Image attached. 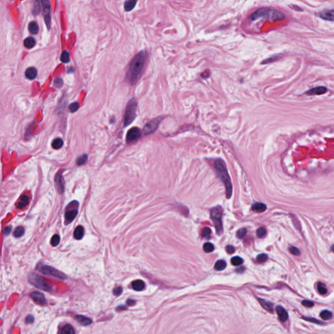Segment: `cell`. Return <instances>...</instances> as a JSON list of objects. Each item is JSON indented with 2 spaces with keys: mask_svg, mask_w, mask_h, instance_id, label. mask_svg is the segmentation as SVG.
Returning <instances> with one entry per match:
<instances>
[{
  "mask_svg": "<svg viewBox=\"0 0 334 334\" xmlns=\"http://www.w3.org/2000/svg\"><path fill=\"white\" fill-rule=\"evenodd\" d=\"M147 58V53L142 51L136 54L131 61L127 72L126 78L131 83L137 80L144 68V65Z\"/></svg>",
  "mask_w": 334,
  "mask_h": 334,
  "instance_id": "1",
  "label": "cell"
},
{
  "mask_svg": "<svg viewBox=\"0 0 334 334\" xmlns=\"http://www.w3.org/2000/svg\"><path fill=\"white\" fill-rule=\"evenodd\" d=\"M215 167L216 169H217L219 176L222 179L224 186H225L226 195L227 198H231L232 193V186L225 163L222 160L218 159L215 162Z\"/></svg>",
  "mask_w": 334,
  "mask_h": 334,
  "instance_id": "2",
  "label": "cell"
},
{
  "mask_svg": "<svg viewBox=\"0 0 334 334\" xmlns=\"http://www.w3.org/2000/svg\"><path fill=\"white\" fill-rule=\"evenodd\" d=\"M260 18H265L269 20H281L284 19L285 15L278 11L268 9V8H262V9L255 11L249 17V18L252 21L257 20Z\"/></svg>",
  "mask_w": 334,
  "mask_h": 334,
  "instance_id": "3",
  "label": "cell"
},
{
  "mask_svg": "<svg viewBox=\"0 0 334 334\" xmlns=\"http://www.w3.org/2000/svg\"><path fill=\"white\" fill-rule=\"evenodd\" d=\"M28 281H29V282L31 284L34 285L36 287L42 289V290L50 291L52 289V286L50 285V281H47L46 279H44V277L39 276V275L30 274L28 276Z\"/></svg>",
  "mask_w": 334,
  "mask_h": 334,
  "instance_id": "4",
  "label": "cell"
},
{
  "mask_svg": "<svg viewBox=\"0 0 334 334\" xmlns=\"http://www.w3.org/2000/svg\"><path fill=\"white\" fill-rule=\"evenodd\" d=\"M137 109V102L135 99H132L127 103V107L125 109L123 123L124 126L126 127L133 122L136 117V112Z\"/></svg>",
  "mask_w": 334,
  "mask_h": 334,
  "instance_id": "5",
  "label": "cell"
},
{
  "mask_svg": "<svg viewBox=\"0 0 334 334\" xmlns=\"http://www.w3.org/2000/svg\"><path fill=\"white\" fill-rule=\"evenodd\" d=\"M223 209L221 206H217L214 207L211 210V218L214 222L216 231L218 235H221L223 233Z\"/></svg>",
  "mask_w": 334,
  "mask_h": 334,
  "instance_id": "6",
  "label": "cell"
},
{
  "mask_svg": "<svg viewBox=\"0 0 334 334\" xmlns=\"http://www.w3.org/2000/svg\"><path fill=\"white\" fill-rule=\"evenodd\" d=\"M37 269L41 274L46 275V276H52L60 279H65L67 278V277L65 274H63V273H61V271H58V269H56L53 267H51V266H50L39 265L37 267Z\"/></svg>",
  "mask_w": 334,
  "mask_h": 334,
  "instance_id": "7",
  "label": "cell"
},
{
  "mask_svg": "<svg viewBox=\"0 0 334 334\" xmlns=\"http://www.w3.org/2000/svg\"><path fill=\"white\" fill-rule=\"evenodd\" d=\"M42 7H43L44 18L47 27L50 30L51 26V5L49 1L43 0L41 1Z\"/></svg>",
  "mask_w": 334,
  "mask_h": 334,
  "instance_id": "8",
  "label": "cell"
},
{
  "mask_svg": "<svg viewBox=\"0 0 334 334\" xmlns=\"http://www.w3.org/2000/svg\"><path fill=\"white\" fill-rule=\"evenodd\" d=\"M161 120L162 117H158V118L151 120V122L147 123L143 129V133L145 135H148V134H151L153 132H155L157 129L158 128Z\"/></svg>",
  "mask_w": 334,
  "mask_h": 334,
  "instance_id": "9",
  "label": "cell"
},
{
  "mask_svg": "<svg viewBox=\"0 0 334 334\" xmlns=\"http://www.w3.org/2000/svg\"><path fill=\"white\" fill-rule=\"evenodd\" d=\"M31 297L36 304L42 305L46 304V300L44 294L39 293V292H33L31 294Z\"/></svg>",
  "mask_w": 334,
  "mask_h": 334,
  "instance_id": "10",
  "label": "cell"
},
{
  "mask_svg": "<svg viewBox=\"0 0 334 334\" xmlns=\"http://www.w3.org/2000/svg\"><path fill=\"white\" fill-rule=\"evenodd\" d=\"M140 130L138 127L131 128L127 134V140L129 142H133L139 139L140 136Z\"/></svg>",
  "mask_w": 334,
  "mask_h": 334,
  "instance_id": "11",
  "label": "cell"
},
{
  "mask_svg": "<svg viewBox=\"0 0 334 334\" xmlns=\"http://www.w3.org/2000/svg\"><path fill=\"white\" fill-rule=\"evenodd\" d=\"M55 184L56 188L60 193H63L65 190V181L61 174H57L55 177Z\"/></svg>",
  "mask_w": 334,
  "mask_h": 334,
  "instance_id": "12",
  "label": "cell"
},
{
  "mask_svg": "<svg viewBox=\"0 0 334 334\" xmlns=\"http://www.w3.org/2000/svg\"><path fill=\"white\" fill-rule=\"evenodd\" d=\"M78 214L77 210H71L67 211L65 214V224H68L73 221Z\"/></svg>",
  "mask_w": 334,
  "mask_h": 334,
  "instance_id": "13",
  "label": "cell"
},
{
  "mask_svg": "<svg viewBox=\"0 0 334 334\" xmlns=\"http://www.w3.org/2000/svg\"><path fill=\"white\" fill-rule=\"evenodd\" d=\"M327 92V88L324 86L316 87L313 89H310L306 92V94L308 95H322Z\"/></svg>",
  "mask_w": 334,
  "mask_h": 334,
  "instance_id": "14",
  "label": "cell"
},
{
  "mask_svg": "<svg viewBox=\"0 0 334 334\" xmlns=\"http://www.w3.org/2000/svg\"><path fill=\"white\" fill-rule=\"evenodd\" d=\"M276 311L281 321L282 322L287 321L288 315L287 311H286L284 308L281 306H280V305H278V306H277L276 307Z\"/></svg>",
  "mask_w": 334,
  "mask_h": 334,
  "instance_id": "15",
  "label": "cell"
},
{
  "mask_svg": "<svg viewBox=\"0 0 334 334\" xmlns=\"http://www.w3.org/2000/svg\"><path fill=\"white\" fill-rule=\"evenodd\" d=\"M333 10H326L319 13V17L326 20L333 21Z\"/></svg>",
  "mask_w": 334,
  "mask_h": 334,
  "instance_id": "16",
  "label": "cell"
},
{
  "mask_svg": "<svg viewBox=\"0 0 334 334\" xmlns=\"http://www.w3.org/2000/svg\"><path fill=\"white\" fill-rule=\"evenodd\" d=\"M25 75L30 80L35 79L37 75V70L35 67H29L25 72Z\"/></svg>",
  "mask_w": 334,
  "mask_h": 334,
  "instance_id": "17",
  "label": "cell"
},
{
  "mask_svg": "<svg viewBox=\"0 0 334 334\" xmlns=\"http://www.w3.org/2000/svg\"><path fill=\"white\" fill-rule=\"evenodd\" d=\"M259 301L260 302V305H262V307L264 309H265L266 310H267L269 312H273L274 311V305L271 302H269L267 300H266L264 299H262V298H259Z\"/></svg>",
  "mask_w": 334,
  "mask_h": 334,
  "instance_id": "18",
  "label": "cell"
},
{
  "mask_svg": "<svg viewBox=\"0 0 334 334\" xmlns=\"http://www.w3.org/2000/svg\"><path fill=\"white\" fill-rule=\"evenodd\" d=\"M132 287L136 291H142L145 287V283L142 280H136L132 282Z\"/></svg>",
  "mask_w": 334,
  "mask_h": 334,
  "instance_id": "19",
  "label": "cell"
},
{
  "mask_svg": "<svg viewBox=\"0 0 334 334\" xmlns=\"http://www.w3.org/2000/svg\"><path fill=\"white\" fill-rule=\"evenodd\" d=\"M75 318L76 320L82 326H88L91 324L92 322V321L90 319L83 315H77Z\"/></svg>",
  "mask_w": 334,
  "mask_h": 334,
  "instance_id": "20",
  "label": "cell"
},
{
  "mask_svg": "<svg viewBox=\"0 0 334 334\" xmlns=\"http://www.w3.org/2000/svg\"><path fill=\"white\" fill-rule=\"evenodd\" d=\"M252 210L257 213L264 212L266 210V206L263 203H255L252 205Z\"/></svg>",
  "mask_w": 334,
  "mask_h": 334,
  "instance_id": "21",
  "label": "cell"
},
{
  "mask_svg": "<svg viewBox=\"0 0 334 334\" xmlns=\"http://www.w3.org/2000/svg\"><path fill=\"white\" fill-rule=\"evenodd\" d=\"M84 230L82 226H77L74 231V238L76 240H81L84 236Z\"/></svg>",
  "mask_w": 334,
  "mask_h": 334,
  "instance_id": "22",
  "label": "cell"
},
{
  "mask_svg": "<svg viewBox=\"0 0 334 334\" xmlns=\"http://www.w3.org/2000/svg\"><path fill=\"white\" fill-rule=\"evenodd\" d=\"M29 201H30L29 196L26 195H23L21 197L19 203H18V206H17L18 208L19 209L24 208V207H26L28 204V203H29Z\"/></svg>",
  "mask_w": 334,
  "mask_h": 334,
  "instance_id": "23",
  "label": "cell"
},
{
  "mask_svg": "<svg viewBox=\"0 0 334 334\" xmlns=\"http://www.w3.org/2000/svg\"><path fill=\"white\" fill-rule=\"evenodd\" d=\"M28 30H29L30 32L32 33V34L35 35L38 33L39 31V27L38 26L37 22H30L29 25H28Z\"/></svg>",
  "mask_w": 334,
  "mask_h": 334,
  "instance_id": "24",
  "label": "cell"
},
{
  "mask_svg": "<svg viewBox=\"0 0 334 334\" xmlns=\"http://www.w3.org/2000/svg\"><path fill=\"white\" fill-rule=\"evenodd\" d=\"M24 44L27 49H32V48L34 47L36 44L35 39L32 37H27L24 40Z\"/></svg>",
  "mask_w": 334,
  "mask_h": 334,
  "instance_id": "25",
  "label": "cell"
},
{
  "mask_svg": "<svg viewBox=\"0 0 334 334\" xmlns=\"http://www.w3.org/2000/svg\"><path fill=\"white\" fill-rule=\"evenodd\" d=\"M60 334H75V330L73 327L70 324H67L64 326L61 329Z\"/></svg>",
  "mask_w": 334,
  "mask_h": 334,
  "instance_id": "26",
  "label": "cell"
},
{
  "mask_svg": "<svg viewBox=\"0 0 334 334\" xmlns=\"http://www.w3.org/2000/svg\"><path fill=\"white\" fill-rule=\"evenodd\" d=\"M226 266V263L225 261H224L223 260H217L215 264L214 268L215 270L217 271H222L223 269H225Z\"/></svg>",
  "mask_w": 334,
  "mask_h": 334,
  "instance_id": "27",
  "label": "cell"
},
{
  "mask_svg": "<svg viewBox=\"0 0 334 334\" xmlns=\"http://www.w3.org/2000/svg\"><path fill=\"white\" fill-rule=\"evenodd\" d=\"M137 1H133V0H129V1H126L124 4V8L126 11H131L132 9H134L135 7Z\"/></svg>",
  "mask_w": 334,
  "mask_h": 334,
  "instance_id": "28",
  "label": "cell"
},
{
  "mask_svg": "<svg viewBox=\"0 0 334 334\" xmlns=\"http://www.w3.org/2000/svg\"><path fill=\"white\" fill-rule=\"evenodd\" d=\"M63 140L60 138L54 139L52 143V148L54 149H56V150L61 148L63 146Z\"/></svg>",
  "mask_w": 334,
  "mask_h": 334,
  "instance_id": "29",
  "label": "cell"
},
{
  "mask_svg": "<svg viewBox=\"0 0 334 334\" xmlns=\"http://www.w3.org/2000/svg\"><path fill=\"white\" fill-rule=\"evenodd\" d=\"M333 315L331 311L328 310H324L321 313V317L322 319L324 320V321H328L332 318Z\"/></svg>",
  "mask_w": 334,
  "mask_h": 334,
  "instance_id": "30",
  "label": "cell"
},
{
  "mask_svg": "<svg viewBox=\"0 0 334 334\" xmlns=\"http://www.w3.org/2000/svg\"><path fill=\"white\" fill-rule=\"evenodd\" d=\"M317 290H318L319 293L321 294H322V295L326 294L328 292V290L326 288V285L324 284V283H321V282H319L318 284H317Z\"/></svg>",
  "mask_w": 334,
  "mask_h": 334,
  "instance_id": "31",
  "label": "cell"
},
{
  "mask_svg": "<svg viewBox=\"0 0 334 334\" xmlns=\"http://www.w3.org/2000/svg\"><path fill=\"white\" fill-rule=\"evenodd\" d=\"M61 61L63 63H69L70 61V55L69 52L67 50H64L61 55Z\"/></svg>",
  "mask_w": 334,
  "mask_h": 334,
  "instance_id": "32",
  "label": "cell"
},
{
  "mask_svg": "<svg viewBox=\"0 0 334 334\" xmlns=\"http://www.w3.org/2000/svg\"><path fill=\"white\" fill-rule=\"evenodd\" d=\"M24 229L22 226H18L13 232V236L16 238H20L24 234Z\"/></svg>",
  "mask_w": 334,
  "mask_h": 334,
  "instance_id": "33",
  "label": "cell"
},
{
  "mask_svg": "<svg viewBox=\"0 0 334 334\" xmlns=\"http://www.w3.org/2000/svg\"><path fill=\"white\" fill-rule=\"evenodd\" d=\"M243 260L240 257H234L232 258L231 263L233 266H240L243 264Z\"/></svg>",
  "mask_w": 334,
  "mask_h": 334,
  "instance_id": "34",
  "label": "cell"
},
{
  "mask_svg": "<svg viewBox=\"0 0 334 334\" xmlns=\"http://www.w3.org/2000/svg\"><path fill=\"white\" fill-rule=\"evenodd\" d=\"M203 249L206 252H211L214 250V246L212 243H210V242H207V243L204 244Z\"/></svg>",
  "mask_w": 334,
  "mask_h": 334,
  "instance_id": "35",
  "label": "cell"
},
{
  "mask_svg": "<svg viewBox=\"0 0 334 334\" xmlns=\"http://www.w3.org/2000/svg\"><path fill=\"white\" fill-rule=\"evenodd\" d=\"M60 238L59 236L57 234H55L52 236V238H51V240H50V243H51V245L54 247L57 246L59 243H60Z\"/></svg>",
  "mask_w": 334,
  "mask_h": 334,
  "instance_id": "36",
  "label": "cell"
},
{
  "mask_svg": "<svg viewBox=\"0 0 334 334\" xmlns=\"http://www.w3.org/2000/svg\"><path fill=\"white\" fill-rule=\"evenodd\" d=\"M268 260V255L264 253L260 254L257 257V260L258 262L259 263H263L265 262L266 260Z\"/></svg>",
  "mask_w": 334,
  "mask_h": 334,
  "instance_id": "37",
  "label": "cell"
},
{
  "mask_svg": "<svg viewBox=\"0 0 334 334\" xmlns=\"http://www.w3.org/2000/svg\"><path fill=\"white\" fill-rule=\"evenodd\" d=\"M266 234V231L264 228L263 227H260L257 229V235L259 238H264Z\"/></svg>",
  "mask_w": 334,
  "mask_h": 334,
  "instance_id": "38",
  "label": "cell"
},
{
  "mask_svg": "<svg viewBox=\"0 0 334 334\" xmlns=\"http://www.w3.org/2000/svg\"><path fill=\"white\" fill-rule=\"evenodd\" d=\"M78 108H79V104H78L77 102H75V103H71L69 106V109L70 112H72V113H73V112H77L78 110Z\"/></svg>",
  "mask_w": 334,
  "mask_h": 334,
  "instance_id": "39",
  "label": "cell"
},
{
  "mask_svg": "<svg viewBox=\"0 0 334 334\" xmlns=\"http://www.w3.org/2000/svg\"><path fill=\"white\" fill-rule=\"evenodd\" d=\"M247 229L245 228H242L240 229L239 231L237 232V234L236 236L238 238H240V239H241V238H243L247 234Z\"/></svg>",
  "mask_w": 334,
  "mask_h": 334,
  "instance_id": "40",
  "label": "cell"
},
{
  "mask_svg": "<svg viewBox=\"0 0 334 334\" xmlns=\"http://www.w3.org/2000/svg\"><path fill=\"white\" fill-rule=\"evenodd\" d=\"M87 159H88V156H87V155H86V154H84V155L80 157V158H78L77 160V165H84L86 162Z\"/></svg>",
  "mask_w": 334,
  "mask_h": 334,
  "instance_id": "41",
  "label": "cell"
},
{
  "mask_svg": "<svg viewBox=\"0 0 334 334\" xmlns=\"http://www.w3.org/2000/svg\"><path fill=\"white\" fill-rule=\"evenodd\" d=\"M39 1H35V5H34V7L35 9H33V13L34 14V15H38L40 12V9H41V7H40V5H39Z\"/></svg>",
  "mask_w": 334,
  "mask_h": 334,
  "instance_id": "42",
  "label": "cell"
},
{
  "mask_svg": "<svg viewBox=\"0 0 334 334\" xmlns=\"http://www.w3.org/2000/svg\"><path fill=\"white\" fill-rule=\"evenodd\" d=\"M212 231L211 229L208 227H205V228L203 229V232H202V236L203 237H206L207 236H209L210 234H211Z\"/></svg>",
  "mask_w": 334,
  "mask_h": 334,
  "instance_id": "43",
  "label": "cell"
},
{
  "mask_svg": "<svg viewBox=\"0 0 334 334\" xmlns=\"http://www.w3.org/2000/svg\"><path fill=\"white\" fill-rule=\"evenodd\" d=\"M290 251L292 254L294 255H300V251L298 248H296V247H290Z\"/></svg>",
  "mask_w": 334,
  "mask_h": 334,
  "instance_id": "44",
  "label": "cell"
},
{
  "mask_svg": "<svg viewBox=\"0 0 334 334\" xmlns=\"http://www.w3.org/2000/svg\"><path fill=\"white\" fill-rule=\"evenodd\" d=\"M54 84L56 87H58V88H61L63 84V81L61 78H56L54 80Z\"/></svg>",
  "mask_w": 334,
  "mask_h": 334,
  "instance_id": "45",
  "label": "cell"
},
{
  "mask_svg": "<svg viewBox=\"0 0 334 334\" xmlns=\"http://www.w3.org/2000/svg\"><path fill=\"white\" fill-rule=\"evenodd\" d=\"M302 305L306 307H312L314 305V303L309 300H304L302 302Z\"/></svg>",
  "mask_w": 334,
  "mask_h": 334,
  "instance_id": "46",
  "label": "cell"
},
{
  "mask_svg": "<svg viewBox=\"0 0 334 334\" xmlns=\"http://www.w3.org/2000/svg\"><path fill=\"white\" fill-rule=\"evenodd\" d=\"M122 291H123V289H122V287H116V288H115L114 289V290H113V293H114V295H116V296H119V295H120L122 293Z\"/></svg>",
  "mask_w": 334,
  "mask_h": 334,
  "instance_id": "47",
  "label": "cell"
},
{
  "mask_svg": "<svg viewBox=\"0 0 334 334\" xmlns=\"http://www.w3.org/2000/svg\"><path fill=\"white\" fill-rule=\"evenodd\" d=\"M303 319H304V320H305V321H309V322H314V323H316V324L320 323V324H322L321 322H320L319 321H317L316 319H314V318H313H313H307V317L303 316Z\"/></svg>",
  "mask_w": 334,
  "mask_h": 334,
  "instance_id": "48",
  "label": "cell"
},
{
  "mask_svg": "<svg viewBox=\"0 0 334 334\" xmlns=\"http://www.w3.org/2000/svg\"><path fill=\"white\" fill-rule=\"evenodd\" d=\"M226 251L229 254H232L234 253L235 251V249L232 245H228L226 248Z\"/></svg>",
  "mask_w": 334,
  "mask_h": 334,
  "instance_id": "49",
  "label": "cell"
},
{
  "mask_svg": "<svg viewBox=\"0 0 334 334\" xmlns=\"http://www.w3.org/2000/svg\"><path fill=\"white\" fill-rule=\"evenodd\" d=\"M33 321H34V318H33V316L32 315H29L26 317V322L27 324H30V323H33Z\"/></svg>",
  "mask_w": 334,
  "mask_h": 334,
  "instance_id": "50",
  "label": "cell"
},
{
  "mask_svg": "<svg viewBox=\"0 0 334 334\" xmlns=\"http://www.w3.org/2000/svg\"><path fill=\"white\" fill-rule=\"evenodd\" d=\"M11 230H12V229H11V227H9V226H7V227H6V228H5L4 230V234L5 235H9L11 232Z\"/></svg>",
  "mask_w": 334,
  "mask_h": 334,
  "instance_id": "51",
  "label": "cell"
},
{
  "mask_svg": "<svg viewBox=\"0 0 334 334\" xmlns=\"http://www.w3.org/2000/svg\"><path fill=\"white\" fill-rule=\"evenodd\" d=\"M210 76V71L208 70H207V71H204L203 74H202V77H203L204 78H207Z\"/></svg>",
  "mask_w": 334,
  "mask_h": 334,
  "instance_id": "52",
  "label": "cell"
},
{
  "mask_svg": "<svg viewBox=\"0 0 334 334\" xmlns=\"http://www.w3.org/2000/svg\"><path fill=\"white\" fill-rule=\"evenodd\" d=\"M127 304L129 305V306H132V305L135 304V301H134V300H133L129 299L127 301Z\"/></svg>",
  "mask_w": 334,
  "mask_h": 334,
  "instance_id": "53",
  "label": "cell"
}]
</instances>
